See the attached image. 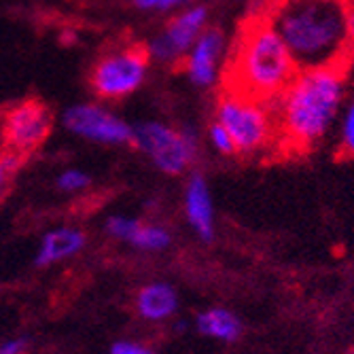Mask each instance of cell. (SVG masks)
Masks as SVG:
<instances>
[{"label": "cell", "mask_w": 354, "mask_h": 354, "mask_svg": "<svg viewBox=\"0 0 354 354\" xmlns=\"http://www.w3.org/2000/svg\"><path fill=\"white\" fill-rule=\"evenodd\" d=\"M176 291L164 282H153L145 286L136 297V310L147 320H164L176 312Z\"/></svg>", "instance_id": "obj_14"}, {"label": "cell", "mask_w": 354, "mask_h": 354, "mask_svg": "<svg viewBox=\"0 0 354 354\" xmlns=\"http://www.w3.org/2000/svg\"><path fill=\"white\" fill-rule=\"evenodd\" d=\"M185 216L202 240H212L214 236V204L208 183L193 174L185 187Z\"/></svg>", "instance_id": "obj_12"}, {"label": "cell", "mask_w": 354, "mask_h": 354, "mask_svg": "<svg viewBox=\"0 0 354 354\" xmlns=\"http://www.w3.org/2000/svg\"><path fill=\"white\" fill-rule=\"evenodd\" d=\"M208 142H210L218 153H223V155H232V153H236L234 142H232L227 130H225V127H223L221 123H216V121L208 127Z\"/></svg>", "instance_id": "obj_17"}, {"label": "cell", "mask_w": 354, "mask_h": 354, "mask_svg": "<svg viewBox=\"0 0 354 354\" xmlns=\"http://www.w3.org/2000/svg\"><path fill=\"white\" fill-rule=\"evenodd\" d=\"M346 73L337 68H306L272 102L278 147L304 153L325 138L339 113Z\"/></svg>", "instance_id": "obj_2"}, {"label": "cell", "mask_w": 354, "mask_h": 354, "mask_svg": "<svg viewBox=\"0 0 354 354\" xmlns=\"http://www.w3.org/2000/svg\"><path fill=\"white\" fill-rule=\"evenodd\" d=\"M185 3H189V0H134V5L145 11H170Z\"/></svg>", "instance_id": "obj_20"}, {"label": "cell", "mask_w": 354, "mask_h": 354, "mask_svg": "<svg viewBox=\"0 0 354 354\" xmlns=\"http://www.w3.org/2000/svg\"><path fill=\"white\" fill-rule=\"evenodd\" d=\"M225 57V37L218 30H204L183 57L189 81L198 87H212L221 77V62Z\"/></svg>", "instance_id": "obj_10"}, {"label": "cell", "mask_w": 354, "mask_h": 354, "mask_svg": "<svg viewBox=\"0 0 354 354\" xmlns=\"http://www.w3.org/2000/svg\"><path fill=\"white\" fill-rule=\"evenodd\" d=\"M263 15L297 68H337L354 62V0H270Z\"/></svg>", "instance_id": "obj_1"}, {"label": "cell", "mask_w": 354, "mask_h": 354, "mask_svg": "<svg viewBox=\"0 0 354 354\" xmlns=\"http://www.w3.org/2000/svg\"><path fill=\"white\" fill-rule=\"evenodd\" d=\"M17 166H19L17 153H9V155H3V157H0V196L5 193V187H7L11 174L17 170Z\"/></svg>", "instance_id": "obj_19"}, {"label": "cell", "mask_w": 354, "mask_h": 354, "mask_svg": "<svg viewBox=\"0 0 354 354\" xmlns=\"http://www.w3.org/2000/svg\"><path fill=\"white\" fill-rule=\"evenodd\" d=\"M24 350H26L24 339H11L0 346V354H24Z\"/></svg>", "instance_id": "obj_22"}, {"label": "cell", "mask_w": 354, "mask_h": 354, "mask_svg": "<svg viewBox=\"0 0 354 354\" xmlns=\"http://www.w3.org/2000/svg\"><path fill=\"white\" fill-rule=\"evenodd\" d=\"M89 185V176L79 170V168H71V170H64L57 176V189H62L64 193H79Z\"/></svg>", "instance_id": "obj_16"}, {"label": "cell", "mask_w": 354, "mask_h": 354, "mask_svg": "<svg viewBox=\"0 0 354 354\" xmlns=\"http://www.w3.org/2000/svg\"><path fill=\"white\" fill-rule=\"evenodd\" d=\"M342 153L354 157V100L348 106L344 121H342V140H339Z\"/></svg>", "instance_id": "obj_18"}, {"label": "cell", "mask_w": 354, "mask_h": 354, "mask_svg": "<svg viewBox=\"0 0 354 354\" xmlns=\"http://www.w3.org/2000/svg\"><path fill=\"white\" fill-rule=\"evenodd\" d=\"M85 246V236L77 227H57L43 236L37 254L39 266H53L75 257Z\"/></svg>", "instance_id": "obj_13"}, {"label": "cell", "mask_w": 354, "mask_h": 354, "mask_svg": "<svg viewBox=\"0 0 354 354\" xmlns=\"http://www.w3.org/2000/svg\"><path fill=\"white\" fill-rule=\"evenodd\" d=\"M208 13L204 7H189L178 13L162 32L155 37L147 49L149 57H155L162 64H176L183 62L185 53L196 43V39L206 28Z\"/></svg>", "instance_id": "obj_9"}, {"label": "cell", "mask_w": 354, "mask_h": 354, "mask_svg": "<svg viewBox=\"0 0 354 354\" xmlns=\"http://www.w3.org/2000/svg\"><path fill=\"white\" fill-rule=\"evenodd\" d=\"M5 136H3V125H0V157H3V149H5Z\"/></svg>", "instance_id": "obj_23"}, {"label": "cell", "mask_w": 354, "mask_h": 354, "mask_svg": "<svg viewBox=\"0 0 354 354\" xmlns=\"http://www.w3.org/2000/svg\"><path fill=\"white\" fill-rule=\"evenodd\" d=\"M132 142L164 174H180L196 162L200 140L189 127H172L162 121H145L132 130Z\"/></svg>", "instance_id": "obj_5"}, {"label": "cell", "mask_w": 354, "mask_h": 354, "mask_svg": "<svg viewBox=\"0 0 354 354\" xmlns=\"http://www.w3.org/2000/svg\"><path fill=\"white\" fill-rule=\"evenodd\" d=\"M149 73V53L142 47L130 45L104 53L91 71L89 83L93 93L102 100H123L138 91Z\"/></svg>", "instance_id": "obj_6"}, {"label": "cell", "mask_w": 354, "mask_h": 354, "mask_svg": "<svg viewBox=\"0 0 354 354\" xmlns=\"http://www.w3.org/2000/svg\"><path fill=\"white\" fill-rule=\"evenodd\" d=\"M198 329L200 333L223 339V342H234L242 333L240 320L230 310H223V308H212V310L202 312L198 316Z\"/></svg>", "instance_id": "obj_15"}, {"label": "cell", "mask_w": 354, "mask_h": 354, "mask_svg": "<svg viewBox=\"0 0 354 354\" xmlns=\"http://www.w3.org/2000/svg\"><path fill=\"white\" fill-rule=\"evenodd\" d=\"M106 230L113 238L123 240L140 250H164L172 242L168 230L162 227V225H147L132 216H111Z\"/></svg>", "instance_id": "obj_11"}, {"label": "cell", "mask_w": 354, "mask_h": 354, "mask_svg": "<svg viewBox=\"0 0 354 354\" xmlns=\"http://www.w3.org/2000/svg\"><path fill=\"white\" fill-rule=\"evenodd\" d=\"M111 354H155V352H151L149 348H142L138 344H132V342H119L113 346Z\"/></svg>", "instance_id": "obj_21"}, {"label": "cell", "mask_w": 354, "mask_h": 354, "mask_svg": "<svg viewBox=\"0 0 354 354\" xmlns=\"http://www.w3.org/2000/svg\"><path fill=\"white\" fill-rule=\"evenodd\" d=\"M297 62L270 19L248 17L238 32L223 71V87L238 89L257 100L274 102L297 75Z\"/></svg>", "instance_id": "obj_3"}, {"label": "cell", "mask_w": 354, "mask_h": 354, "mask_svg": "<svg viewBox=\"0 0 354 354\" xmlns=\"http://www.w3.org/2000/svg\"><path fill=\"white\" fill-rule=\"evenodd\" d=\"M0 125H3L5 145L11 149V153L26 155L39 149L49 136L51 115L45 109V104L37 100H28L13 106L5 115V119L0 121Z\"/></svg>", "instance_id": "obj_8"}, {"label": "cell", "mask_w": 354, "mask_h": 354, "mask_svg": "<svg viewBox=\"0 0 354 354\" xmlns=\"http://www.w3.org/2000/svg\"><path fill=\"white\" fill-rule=\"evenodd\" d=\"M64 125L73 134L98 145L132 142V130L119 115L100 104H75L64 113Z\"/></svg>", "instance_id": "obj_7"}, {"label": "cell", "mask_w": 354, "mask_h": 354, "mask_svg": "<svg viewBox=\"0 0 354 354\" xmlns=\"http://www.w3.org/2000/svg\"><path fill=\"white\" fill-rule=\"evenodd\" d=\"M214 121L227 130L236 153L257 155L278 142L274 106L238 89L223 87Z\"/></svg>", "instance_id": "obj_4"}]
</instances>
